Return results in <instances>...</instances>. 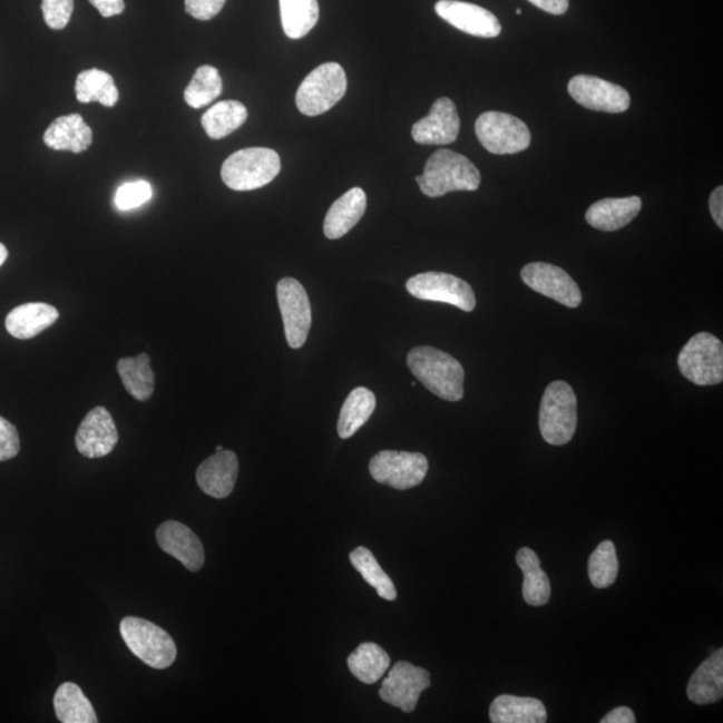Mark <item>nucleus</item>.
<instances>
[{
	"instance_id": "nucleus-1",
	"label": "nucleus",
	"mask_w": 723,
	"mask_h": 723,
	"mask_svg": "<svg viewBox=\"0 0 723 723\" xmlns=\"http://www.w3.org/2000/svg\"><path fill=\"white\" fill-rule=\"evenodd\" d=\"M408 367L417 380L441 400H462L466 371L452 355L434 348H414L408 354Z\"/></svg>"
},
{
	"instance_id": "nucleus-2",
	"label": "nucleus",
	"mask_w": 723,
	"mask_h": 723,
	"mask_svg": "<svg viewBox=\"0 0 723 723\" xmlns=\"http://www.w3.org/2000/svg\"><path fill=\"white\" fill-rule=\"evenodd\" d=\"M423 195L441 197L450 192H473L480 188L481 174L466 156L440 149L424 164L423 174L416 177Z\"/></svg>"
},
{
	"instance_id": "nucleus-3",
	"label": "nucleus",
	"mask_w": 723,
	"mask_h": 723,
	"mask_svg": "<svg viewBox=\"0 0 723 723\" xmlns=\"http://www.w3.org/2000/svg\"><path fill=\"white\" fill-rule=\"evenodd\" d=\"M539 427L544 441L563 447L574 439L577 427V398L567 382L555 381L544 391Z\"/></svg>"
},
{
	"instance_id": "nucleus-4",
	"label": "nucleus",
	"mask_w": 723,
	"mask_h": 723,
	"mask_svg": "<svg viewBox=\"0 0 723 723\" xmlns=\"http://www.w3.org/2000/svg\"><path fill=\"white\" fill-rule=\"evenodd\" d=\"M281 157L268 148L236 152L224 162L222 178L228 188L247 192L265 187L281 174Z\"/></svg>"
},
{
	"instance_id": "nucleus-5",
	"label": "nucleus",
	"mask_w": 723,
	"mask_h": 723,
	"mask_svg": "<svg viewBox=\"0 0 723 723\" xmlns=\"http://www.w3.org/2000/svg\"><path fill=\"white\" fill-rule=\"evenodd\" d=\"M126 646L137 658L154 668L163 670L174 665L177 647L174 638L147 619L126 616L119 625Z\"/></svg>"
},
{
	"instance_id": "nucleus-6",
	"label": "nucleus",
	"mask_w": 723,
	"mask_h": 723,
	"mask_svg": "<svg viewBox=\"0 0 723 723\" xmlns=\"http://www.w3.org/2000/svg\"><path fill=\"white\" fill-rule=\"evenodd\" d=\"M346 90L348 77L342 66L323 63L311 71L297 89V109L304 116H321L340 102Z\"/></svg>"
},
{
	"instance_id": "nucleus-7",
	"label": "nucleus",
	"mask_w": 723,
	"mask_h": 723,
	"mask_svg": "<svg viewBox=\"0 0 723 723\" xmlns=\"http://www.w3.org/2000/svg\"><path fill=\"white\" fill-rule=\"evenodd\" d=\"M681 374L698 387H714L723 381V344L710 333L695 334L678 355Z\"/></svg>"
},
{
	"instance_id": "nucleus-8",
	"label": "nucleus",
	"mask_w": 723,
	"mask_h": 723,
	"mask_svg": "<svg viewBox=\"0 0 723 723\" xmlns=\"http://www.w3.org/2000/svg\"><path fill=\"white\" fill-rule=\"evenodd\" d=\"M476 136L494 155H515L529 148L530 131L521 119L500 111H487L477 118Z\"/></svg>"
},
{
	"instance_id": "nucleus-9",
	"label": "nucleus",
	"mask_w": 723,
	"mask_h": 723,
	"mask_svg": "<svg viewBox=\"0 0 723 723\" xmlns=\"http://www.w3.org/2000/svg\"><path fill=\"white\" fill-rule=\"evenodd\" d=\"M369 470L377 482L397 490H408L424 480L429 462L422 453L382 450L371 459Z\"/></svg>"
},
{
	"instance_id": "nucleus-10",
	"label": "nucleus",
	"mask_w": 723,
	"mask_h": 723,
	"mask_svg": "<svg viewBox=\"0 0 723 723\" xmlns=\"http://www.w3.org/2000/svg\"><path fill=\"white\" fill-rule=\"evenodd\" d=\"M407 289L420 301L447 303L467 313H472L476 307V295L470 284L443 272H423L410 277Z\"/></svg>"
},
{
	"instance_id": "nucleus-11",
	"label": "nucleus",
	"mask_w": 723,
	"mask_h": 723,
	"mask_svg": "<svg viewBox=\"0 0 723 723\" xmlns=\"http://www.w3.org/2000/svg\"><path fill=\"white\" fill-rule=\"evenodd\" d=\"M285 340L291 349H301L306 343L311 329V304L306 290L293 277H283L276 287Z\"/></svg>"
},
{
	"instance_id": "nucleus-12",
	"label": "nucleus",
	"mask_w": 723,
	"mask_h": 723,
	"mask_svg": "<svg viewBox=\"0 0 723 723\" xmlns=\"http://www.w3.org/2000/svg\"><path fill=\"white\" fill-rule=\"evenodd\" d=\"M522 282L537 294L549 297L568 309H577L583 301L579 285L566 271L548 263H529L521 270Z\"/></svg>"
},
{
	"instance_id": "nucleus-13",
	"label": "nucleus",
	"mask_w": 723,
	"mask_h": 723,
	"mask_svg": "<svg viewBox=\"0 0 723 723\" xmlns=\"http://www.w3.org/2000/svg\"><path fill=\"white\" fill-rule=\"evenodd\" d=\"M430 686V674L427 670L398 662L383 680L380 696L389 705L401 709L404 713L414 712L423 690Z\"/></svg>"
},
{
	"instance_id": "nucleus-14",
	"label": "nucleus",
	"mask_w": 723,
	"mask_h": 723,
	"mask_svg": "<svg viewBox=\"0 0 723 723\" xmlns=\"http://www.w3.org/2000/svg\"><path fill=\"white\" fill-rule=\"evenodd\" d=\"M569 96L589 110L623 113L629 108L632 98L622 86L594 76H576L568 84Z\"/></svg>"
},
{
	"instance_id": "nucleus-15",
	"label": "nucleus",
	"mask_w": 723,
	"mask_h": 723,
	"mask_svg": "<svg viewBox=\"0 0 723 723\" xmlns=\"http://www.w3.org/2000/svg\"><path fill=\"white\" fill-rule=\"evenodd\" d=\"M118 430L108 410L97 407L79 424L76 447L86 459H101L116 448Z\"/></svg>"
},
{
	"instance_id": "nucleus-16",
	"label": "nucleus",
	"mask_w": 723,
	"mask_h": 723,
	"mask_svg": "<svg viewBox=\"0 0 723 723\" xmlns=\"http://www.w3.org/2000/svg\"><path fill=\"white\" fill-rule=\"evenodd\" d=\"M437 16L453 28L479 38H496L500 36L499 19L480 6L460 2V0H440L436 3Z\"/></svg>"
},
{
	"instance_id": "nucleus-17",
	"label": "nucleus",
	"mask_w": 723,
	"mask_h": 723,
	"mask_svg": "<svg viewBox=\"0 0 723 723\" xmlns=\"http://www.w3.org/2000/svg\"><path fill=\"white\" fill-rule=\"evenodd\" d=\"M460 133V117L452 99L442 97L431 106L429 116L411 128V137L421 145H449Z\"/></svg>"
},
{
	"instance_id": "nucleus-18",
	"label": "nucleus",
	"mask_w": 723,
	"mask_h": 723,
	"mask_svg": "<svg viewBox=\"0 0 723 723\" xmlns=\"http://www.w3.org/2000/svg\"><path fill=\"white\" fill-rule=\"evenodd\" d=\"M157 543L164 553L175 557L192 573L201 570L205 563L203 543L197 535L178 521H165L158 527Z\"/></svg>"
},
{
	"instance_id": "nucleus-19",
	"label": "nucleus",
	"mask_w": 723,
	"mask_h": 723,
	"mask_svg": "<svg viewBox=\"0 0 723 723\" xmlns=\"http://www.w3.org/2000/svg\"><path fill=\"white\" fill-rule=\"evenodd\" d=\"M238 475L237 456L222 450L205 460L196 472L197 486L214 499H225L232 494Z\"/></svg>"
},
{
	"instance_id": "nucleus-20",
	"label": "nucleus",
	"mask_w": 723,
	"mask_h": 723,
	"mask_svg": "<svg viewBox=\"0 0 723 723\" xmlns=\"http://www.w3.org/2000/svg\"><path fill=\"white\" fill-rule=\"evenodd\" d=\"M368 207V197L361 188H351L331 205L324 218L323 232L330 241L349 234L360 223Z\"/></svg>"
},
{
	"instance_id": "nucleus-21",
	"label": "nucleus",
	"mask_w": 723,
	"mask_h": 723,
	"mask_svg": "<svg viewBox=\"0 0 723 723\" xmlns=\"http://www.w3.org/2000/svg\"><path fill=\"white\" fill-rule=\"evenodd\" d=\"M641 209L642 198L638 196L603 198L588 208L586 221L596 229L614 232L632 223Z\"/></svg>"
},
{
	"instance_id": "nucleus-22",
	"label": "nucleus",
	"mask_w": 723,
	"mask_h": 723,
	"mask_svg": "<svg viewBox=\"0 0 723 723\" xmlns=\"http://www.w3.org/2000/svg\"><path fill=\"white\" fill-rule=\"evenodd\" d=\"M58 317V310L48 303H26L10 311L6 330L17 340H31L51 328Z\"/></svg>"
},
{
	"instance_id": "nucleus-23",
	"label": "nucleus",
	"mask_w": 723,
	"mask_h": 723,
	"mask_svg": "<svg viewBox=\"0 0 723 723\" xmlns=\"http://www.w3.org/2000/svg\"><path fill=\"white\" fill-rule=\"evenodd\" d=\"M43 141L51 149L78 155L90 148L92 131L81 115L62 116L45 131Z\"/></svg>"
},
{
	"instance_id": "nucleus-24",
	"label": "nucleus",
	"mask_w": 723,
	"mask_h": 723,
	"mask_svg": "<svg viewBox=\"0 0 723 723\" xmlns=\"http://www.w3.org/2000/svg\"><path fill=\"white\" fill-rule=\"evenodd\" d=\"M688 700L695 705H713L723 696V649L720 648L695 670L687 685Z\"/></svg>"
},
{
	"instance_id": "nucleus-25",
	"label": "nucleus",
	"mask_w": 723,
	"mask_h": 723,
	"mask_svg": "<svg viewBox=\"0 0 723 723\" xmlns=\"http://www.w3.org/2000/svg\"><path fill=\"white\" fill-rule=\"evenodd\" d=\"M489 719L494 723H544L548 714L540 700L504 694L490 705Z\"/></svg>"
},
{
	"instance_id": "nucleus-26",
	"label": "nucleus",
	"mask_w": 723,
	"mask_h": 723,
	"mask_svg": "<svg viewBox=\"0 0 723 723\" xmlns=\"http://www.w3.org/2000/svg\"><path fill=\"white\" fill-rule=\"evenodd\" d=\"M516 563L524 574V600L529 606H546L550 598V583L548 575L541 568L539 556L535 550L524 547L517 553Z\"/></svg>"
},
{
	"instance_id": "nucleus-27",
	"label": "nucleus",
	"mask_w": 723,
	"mask_h": 723,
	"mask_svg": "<svg viewBox=\"0 0 723 723\" xmlns=\"http://www.w3.org/2000/svg\"><path fill=\"white\" fill-rule=\"evenodd\" d=\"M117 371L125 389L136 400L148 401L154 395L156 380L147 353L135 358H121L117 363Z\"/></svg>"
},
{
	"instance_id": "nucleus-28",
	"label": "nucleus",
	"mask_w": 723,
	"mask_h": 723,
	"mask_svg": "<svg viewBox=\"0 0 723 723\" xmlns=\"http://www.w3.org/2000/svg\"><path fill=\"white\" fill-rule=\"evenodd\" d=\"M377 400L373 391L367 388H356L344 401L340 420H338V434L348 440L360 430L373 416Z\"/></svg>"
},
{
	"instance_id": "nucleus-29",
	"label": "nucleus",
	"mask_w": 723,
	"mask_h": 723,
	"mask_svg": "<svg viewBox=\"0 0 723 723\" xmlns=\"http://www.w3.org/2000/svg\"><path fill=\"white\" fill-rule=\"evenodd\" d=\"M57 719L62 723H96L97 714L88 696L76 683L65 682L55 695Z\"/></svg>"
},
{
	"instance_id": "nucleus-30",
	"label": "nucleus",
	"mask_w": 723,
	"mask_h": 723,
	"mask_svg": "<svg viewBox=\"0 0 723 723\" xmlns=\"http://www.w3.org/2000/svg\"><path fill=\"white\" fill-rule=\"evenodd\" d=\"M350 673L364 685H374L388 672L390 656L377 643H362L348 658Z\"/></svg>"
},
{
	"instance_id": "nucleus-31",
	"label": "nucleus",
	"mask_w": 723,
	"mask_h": 723,
	"mask_svg": "<svg viewBox=\"0 0 723 723\" xmlns=\"http://www.w3.org/2000/svg\"><path fill=\"white\" fill-rule=\"evenodd\" d=\"M284 35L291 39L306 37L320 21L317 0H279Z\"/></svg>"
},
{
	"instance_id": "nucleus-32",
	"label": "nucleus",
	"mask_w": 723,
	"mask_h": 723,
	"mask_svg": "<svg viewBox=\"0 0 723 723\" xmlns=\"http://www.w3.org/2000/svg\"><path fill=\"white\" fill-rule=\"evenodd\" d=\"M247 108L238 101H222L204 113L202 125L212 139H221L234 133L247 121Z\"/></svg>"
},
{
	"instance_id": "nucleus-33",
	"label": "nucleus",
	"mask_w": 723,
	"mask_h": 723,
	"mask_svg": "<svg viewBox=\"0 0 723 723\" xmlns=\"http://www.w3.org/2000/svg\"><path fill=\"white\" fill-rule=\"evenodd\" d=\"M76 97L82 104L97 101L106 106V108H113V106H116L119 95L115 79H113L109 72L90 69L78 75Z\"/></svg>"
},
{
	"instance_id": "nucleus-34",
	"label": "nucleus",
	"mask_w": 723,
	"mask_h": 723,
	"mask_svg": "<svg viewBox=\"0 0 723 723\" xmlns=\"http://www.w3.org/2000/svg\"><path fill=\"white\" fill-rule=\"evenodd\" d=\"M350 561L358 573L362 575L363 579L375 589L380 598L389 602L397 599V589L393 580L384 573L370 549L358 547L350 554Z\"/></svg>"
},
{
	"instance_id": "nucleus-35",
	"label": "nucleus",
	"mask_w": 723,
	"mask_h": 723,
	"mask_svg": "<svg viewBox=\"0 0 723 723\" xmlns=\"http://www.w3.org/2000/svg\"><path fill=\"white\" fill-rule=\"evenodd\" d=\"M222 91L223 79L221 72L216 68L205 65L196 70L188 88L185 89L184 98L190 108L202 109L204 106L214 102L222 95Z\"/></svg>"
},
{
	"instance_id": "nucleus-36",
	"label": "nucleus",
	"mask_w": 723,
	"mask_h": 723,
	"mask_svg": "<svg viewBox=\"0 0 723 723\" xmlns=\"http://www.w3.org/2000/svg\"><path fill=\"white\" fill-rule=\"evenodd\" d=\"M618 573L619 560L618 555H616L615 544L612 540H605L589 556V580H592L595 588L605 589L614 585Z\"/></svg>"
},
{
	"instance_id": "nucleus-37",
	"label": "nucleus",
	"mask_w": 723,
	"mask_h": 723,
	"mask_svg": "<svg viewBox=\"0 0 723 723\" xmlns=\"http://www.w3.org/2000/svg\"><path fill=\"white\" fill-rule=\"evenodd\" d=\"M152 195H154V190L149 183L143 180L128 183L118 188L115 202L118 209L130 211L148 203Z\"/></svg>"
},
{
	"instance_id": "nucleus-38",
	"label": "nucleus",
	"mask_w": 723,
	"mask_h": 723,
	"mask_svg": "<svg viewBox=\"0 0 723 723\" xmlns=\"http://www.w3.org/2000/svg\"><path fill=\"white\" fill-rule=\"evenodd\" d=\"M75 0H42L46 25L52 30H63L69 25Z\"/></svg>"
},
{
	"instance_id": "nucleus-39",
	"label": "nucleus",
	"mask_w": 723,
	"mask_h": 723,
	"mask_svg": "<svg viewBox=\"0 0 723 723\" xmlns=\"http://www.w3.org/2000/svg\"><path fill=\"white\" fill-rule=\"evenodd\" d=\"M21 450L18 430L6 418L0 417V461L14 459Z\"/></svg>"
},
{
	"instance_id": "nucleus-40",
	"label": "nucleus",
	"mask_w": 723,
	"mask_h": 723,
	"mask_svg": "<svg viewBox=\"0 0 723 723\" xmlns=\"http://www.w3.org/2000/svg\"><path fill=\"white\" fill-rule=\"evenodd\" d=\"M227 0H185V11L198 21H209L224 8Z\"/></svg>"
},
{
	"instance_id": "nucleus-41",
	"label": "nucleus",
	"mask_w": 723,
	"mask_h": 723,
	"mask_svg": "<svg viewBox=\"0 0 723 723\" xmlns=\"http://www.w3.org/2000/svg\"><path fill=\"white\" fill-rule=\"evenodd\" d=\"M104 18L123 14L125 10L124 0H89Z\"/></svg>"
},
{
	"instance_id": "nucleus-42",
	"label": "nucleus",
	"mask_w": 723,
	"mask_h": 723,
	"mask_svg": "<svg viewBox=\"0 0 723 723\" xmlns=\"http://www.w3.org/2000/svg\"><path fill=\"white\" fill-rule=\"evenodd\" d=\"M530 3L553 16L566 14L569 0H529Z\"/></svg>"
},
{
	"instance_id": "nucleus-43",
	"label": "nucleus",
	"mask_w": 723,
	"mask_h": 723,
	"mask_svg": "<svg viewBox=\"0 0 723 723\" xmlns=\"http://www.w3.org/2000/svg\"><path fill=\"white\" fill-rule=\"evenodd\" d=\"M710 214L719 227L723 228V187L715 188L710 196Z\"/></svg>"
},
{
	"instance_id": "nucleus-44",
	"label": "nucleus",
	"mask_w": 723,
	"mask_h": 723,
	"mask_svg": "<svg viewBox=\"0 0 723 723\" xmlns=\"http://www.w3.org/2000/svg\"><path fill=\"white\" fill-rule=\"evenodd\" d=\"M602 723H635V714L632 709L627 706L616 707L605 715Z\"/></svg>"
},
{
	"instance_id": "nucleus-45",
	"label": "nucleus",
	"mask_w": 723,
	"mask_h": 723,
	"mask_svg": "<svg viewBox=\"0 0 723 723\" xmlns=\"http://www.w3.org/2000/svg\"><path fill=\"white\" fill-rule=\"evenodd\" d=\"M8 257H9L8 248H6L2 243H0V267H2L6 261H8Z\"/></svg>"
},
{
	"instance_id": "nucleus-46",
	"label": "nucleus",
	"mask_w": 723,
	"mask_h": 723,
	"mask_svg": "<svg viewBox=\"0 0 723 723\" xmlns=\"http://www.w3.org/2000/svg\"><path fill=\"white\" fill-rule=\"evenodd\" d=\"M222 450H224L223 447H217L216 448V452H222Z\"/></svg>"
},
{
	"instance_id": "nucleus-47",
	"label": "nucleus",
	"mask_w": 723,
	"mask_h": 723,
	"mask_svg": "<svg viewBox=\"0 0 723 723\" xmlns=\"http://www.w3.org/2000/svg\"><path fill=\"white\" fill-rule=\"evenodd\" d=\"M516 12H517V16H520L521 14V9H517Z\"/></svg>"
}]
</instances>
